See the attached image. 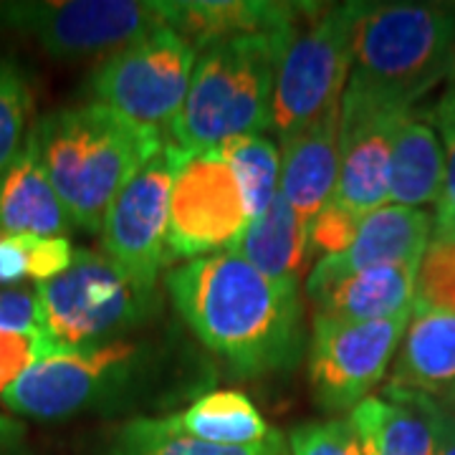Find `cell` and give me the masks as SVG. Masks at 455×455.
<instances>
[{
  "instance_id": "e575fe53",
  "label": "cell",
  "mask_w": 455,
  "mask_h": 455,
  "mask_svg": "<svg viewBox=\"0 0 455 455\" xmlns=\"http://www.w3.org/2000/svg\"><path fill=\"white\" fill-rule=\"evenodd\" d=\"M435 233H455V226H448V228H433Z\"/></svg>"
},
{
  "instance_id": "30bf717a",
  "label": "cell",
  "mask_w": 455,
  "mask_h": 455,
  "mask_svg": "<svg viewBox=\"0 0 455 455\" xmlns=\"http://www.w3.org/2000/svg\"><path fill=\"white\" fill-rule=\"evenodd\" d=\"M407 316L339 322L314 316L307 370L314 403L329 415H349L387 377L405 337Z\"/></svg>"
},
{
  "instance_id": "5b68a950",
  "label": "cell",
  "mask_w": 455,
  "mask_h": 455,
  "mask_svg": "<svg viewBox=\"0 0 455 455\" xmlns=\"http://www.w3.org/2000/svg\"><path fill=\"white\" fill-rule=\"evenodd\" d=\"M286 28L233 36L197 51L188 97L167 140L185 155H197L230 137L274 130V89Z\"/></svg>"
},
{
  "instance_id": "8fae6325",
  "label": "cell",
  "mask_w": 455,
  "mask_h": 455,
  "mask_svg": "<svg viewBox=\"0 0 455 455\" xmlns=\"http://www.w3.org/2000/svg\"><path fill=\"white\" fill-rule=\"evenodd\" d=\"M251 226L241 185L218 149L185 155L180 163L167 223V266L235 253Z\"/></svg>"
},
{
  "instance_id": "8992f818",
  "label": "cell",
  "mask_w": 455,
  "mask_h": 455,
  "mask_svg": "<svg viewBox=\"0 0 455 455\" xmlns=\"http://www.w3.org/2000/svg\"><path fill=\"white\" fill-rule=\"evenodd\" d=\"M41 324L59 349H82L137 334L163 322L164 299L116 266L104 251L76 248L64 274L36 283Z\"/></svg>"
},
{
  "instance_id": "2e32d148",
  "label": "cell",
  "mask_w": 455,
  "mask_h": 455,
  "mask_svg": "<svg viewBox=\"0 0 455 455\" xmlns=\"http://www.w3.org/2000/svg\"><path fill=\"white\" fill-rule=\"evenodd\" d=\"M341 107L326 112L307 130L281 140V185L299 218L311 226L326 203L334 200L339 180Z\"/></svg>"
},
{
  "instance_id": "7402d4cb",
  "label": "cell",
  "mask_w": 455,
  "mask_h": 455,
  "mask_svg": "<svg viewBox=\"0 0 455 455\" xmlns=\"http://www.w3.org/2000/svg\"><path fill=\"white\" fill-rule=\"evenodd\" d=\"M235 253L268 278L299 286V278L307 274L314 260L309 251V226L278 193L268 211L251 220Z\"/></svg>"
},
{
  "instance_id": "4fadbf2b",
  "label": "cell",
  "mask_w": 455,
  "mask_h": 455,
  "mask_svg": "<svg viewBox=\"0 0 455 455\" xmlns=\"http://www.w3.org/2000/svg\"><path fill=\"white\" fill-rule=\"evenodd\" d=\"M415 114V112H412ZM410 114L377 107L344 92L339 124V180L334 200L364 218L390 205V172L395 134Z\"/></svg>"
},
{
  "instance_id": "484cf974",
  "label": "cell",
  "mask_w": 455,
  "mask_h": 455,
  "mask_svg": "<svg viewBox=\"0 0 455 455\" xmlns=\"http://www.w3.org/2000/svg\"><path fill=\"white\" fill-rule=\"evenodd\" d=\"M76 248L68 238L46 235H0V289L31 278L44 283L64 274Z\"/></svg>"
},
{
  "instance_id": "ac0fdd59",
  "label": "cell",
  "mask_w": 455,
  "mask_h": 455,
  "mask_svg": "<svg viewBox=\"0 0 455 455\" xmlns=\"http://www.w3.org/2000/svg\"><path fill=\"white\" fill-rule=\"evenodd\" d=\"M164 26L196 51L245 33H274L291 23L301 3L278 0H160Z\"/></svg>"
},
{
  "instance_id": "6da1fadb",
  "label": "cell",
  "mask_w": 455,
  "mask_h": 455,
  "mask_svg": "<svg viewBox=\"0 0 455 455\" xmlns=\"http://www.w3.org/2000/svg\"><path fill=\"white\" fill-rule=\"evenodd\" d=\"M218 364L175 324L82 349H56L0 397L13 415L59 423L82 415H140L190 405L218 379Z\"/></svg>"
},
{
  "instance_id": "5bb4252c",
  "label": "cell",
  "mask_w": 455,
  "mask_h": 455,
  "mask_svg": "<svg viewBox=\"0 0 455 455\" xmlns=\"http://www.w3.org/2000/svg\"><path fill=\"white\" fill-rule=\"evenodd\" d=\"M430 235H433L430 212L420 208L392 205V203L385 208H377L359 220L357 235L344 253L319 259L314 263V268L307 274L304 289L367 268L420 266Z\"/></svg>"
},
{
  "instance_id": "44dd1931",
  "label": "cell",
  "mask_w": 455,
  "mask_h": 455,
  "mask_svg": "<svg viewBox=\"0 0 455 455\" xmlns=\"http://www.w3.org/2000/svg\"><path fill=\"white\" fill-rule=\"evenodd\" d=\"M163 425L182 438L228 448L260 445L278 435V430L268 425L253 400L241 390L203 392L180 412L163 415Z\"/></svg>"
},
{
  "instance_id": "ffe728a7",
  "label": "cell",
  "mask_w": 455,
  "mask_h": 455,
  "mask_svg": "<svg viewBox=\"0 0 455 455\" xmlns=\"http://www.w3.org/2000/svg\"><path fill=\"white\" fill-rule=\"evenodd\" d=\"M74 223L38 157L31 130L0 178V235L68 238Z\"/></svg>"
},
{
  "instance_id": "e0dca14e",
  "label": "cell",
  "mask_w": 455,
  "mask_h": 455,
  "mask_svg": "<svg viewBox=\"0 0 455 455\" xmlns=\"http://www.w3.org/2000/svg\"><path fill=\"white\" fill-rule=\"evenodd\" d=\"M420 266H382L304 289L314 316L339 322H379L407 316L415 307Z\"/></svg>"
},
{
  "instance_id": "d4e9b609",
  "label": "cell",
  "mask_w": 455,
  "mask_h": 455,
  "mask_svg": "<svg viewBox=\"0 0 455 455\" xmlns=\"http://www.w3.org/2000/svg\"><path fill=\"white\" fill-rule=\"evenodd\" d=\"M220 157L241 185L248 218L256 220L260 212L278 196L281 185V149L266 134H241L230 137L220 147H215Z\"/></svg>"
},
{
  "instance_id": "7a4b0ae2",
  "label": "cell",
  "mask_w": 455,
  "mask_h": 455,
  "mask_svg": "<svg viewBox=\"0 0 455 455\" xmlns=\"http://www.w3.org/2000/svg\"><path fill=\"white\" fill-rule=\"evenodd\" d=\"M164 291L182 326L230 377L291 372L309 347L299 286L268 278L238 253L180 263L164 274Z\"/></svg>"
},
{
  "instance_id": "277c9868",
  "label": "cell",
  "mask_w": 455,
  "mask_h": 455,
  "mask_svg": "<svg viewBox=\"0 0 455 455\" xmlns=\"http://www.w3.org/2000/svg\"><path fill=\"white\" fill-rule=\"evenodd\" d=\"M455 76V5L357 3L347 92L392 112Z\"/></svg>"
},
{
  "instance_id": "836d02e7",
  "label": "cell",
  "mask_w": 455,
  "mask_h": 455,
  "mask_svg": "<svg viewBox=\"0 0 455 455\" xmlns=\"http://www.w3.org/2000/svg\"><path fill=\"white\" fill-rule=\"evenodd\" d=\"M435 455H455V400H435Z\"/></svg>"
},
{
  "instance_id": "7c38bea8",
  "label": "cell",
  "mask_w": 455,
  "mask_h": 455,
  "mask_svg": "<svg viewBox=\"0 0 455 455\" xmlns=\"http://www.w3.org/2000/svg\"><path fill=\"white\" fill-rule=\"evenodd\" d=\"M182 157L185 152L167 140L163 149L119 190L99 230L101 251L130 276L145 283H157L167 268L164 243L170 196Z\"/></svg>"
},
{
  "instance_id": "4316f807",
  "label": "cell",
  "mask_w": 455,
  "mask_h": 455,
  "mask_svg": "<svg viewBox=\"0 0 455 455\" xmlns=\"http://www.w3.org/2000/svg\"><path fill=\"white\" fill-rule=\"evenodd\" d=\"M31 109L33 92L26 68L0 56V178L28 137Z\"/></svg>"
},
{
  "instance_id": "f1b7e54d",
  "label": "cell",
  "mask_w": 455,
  "mask_h": 455,
  "mask_svg": "<svg viewBox=\"0 0 455 455\" xmlns=\"http://www.w3.org/2000/svg\"><path fill=\"white\" fill-rule=\"evenodd\" d=\"M286 440L291 455H367L349 418L296 425Z\"/></svg>"
},
{
  "instance_id": "9a60e30c",
  "label": "cell",
  "mask_w": 455,
  "mask_h": 455,
  "mask_svg": "<svg viewBox=\"0 0 455 455\" xmlns=\"http://www.w3.org/2000/svg\"><path fill=\"white\" fill-rule=\"evenodd\" d=\"M387 390L455 400V314L412 307Z\"/></svg>"
},
{
  "instance_id": "cb8c5ba5",
  "label": "cell",
  "mask_w": 455,
  "mask_h": 455,
  "mask_svg": "<svg viewBox=\"0 0 455 455\" xmlns=\"http://www.w3.org/2000/svg\"><path fill=\"white\" fill-rule=\"evenodd\" d=\"M107 455H291L289 440L278 433L276 438L248 448L211 445L193 438L175 435L163 425V418H132L112 433Z\"/></svg>"
},
{
  "instance_id": "83f0119b",
  "label": "cell",
  "mask_w": 455,
  "mask_h": 455,
  "mask_svg": "<svg viewBox=\"0 0 455 455\" xmlns=\"http://www.w3.org/2000/svg\"><path fill=\"white\" fill-rule=\"evenodd\" d=\"M415 304L455 314V233L433 230L418 268Z\"/></svg>"
},
{
  "instance_id": "9c48e42d",
  "label": "cell",
  "mask_w": 455,
  "mask_h": 455,
  "mask_svg": "<svg viewBox=\"0 0 455 455\" xmlns=\"http://www.w3.org/2000/svg\"><path fill=\"white\" fill-rule=\"evenodd\" d=\"M196 59L197 51L164 26L101 59L84 97L167 134L185 104Z\"/></svg>"
},
{
  "instance_id": "1f68e13d",
  "label": "cell",
  "mask_w": 455,
  "mask_h": 455,
  "mask_svg": "<svg viewBox=\"0 0 455 455\" xmlns=\"http://www.w3.org/2000/svg\"><path fill=\"white\" fill-rule=\"evenodd\" d=\"M435 127L443 140V152H445V180H443V193L435 203V215H433V228L455 226V86H451L440 101L435 104Z\"/></svg>"
},
{
  "instance_id": "f546056e",
  "label": "cell",
  "mask_w": 455,
  "mask_h": 455,
  "mask_svg": "<svg viewBox=\"0 0 455 455\" xmlns=\"http://www.w3.org/2000/svg\"><path fill=\"white\" fill-rule=\"evenodd\" d=\"M59 347L46 337V331H3L0 329V397L11 385L41 359L53 355Z\"/></svg>"
},
{
  "instance_id": "d6a6232c",
  "label": "cell",
  "mask_w": 455,
  "mask_h": 455,
  "mask_svg": "<svg viewBox=\"0 0 455 455\" xmlns=\"http://www.w3.org/2000/svg\"><path fill=\"white\" fill-rule=\"evenodd\" d=\"M0 329L3 331H44L41 301L36 286L0 289Z\"/></svg>"
},
{
  "instance_id": "ba28073f",
  "label": "cell",
  "mask_w": 455,
  "mask_h": 455,
  "mask_svg": "<svg viewBox=\"0 0 455 455\" xmlns=\"http://www.w3.org/2000/svg\"><path fill=\"white\" fill-rule=\"evenodd\" d=\"M164 28L160 0H0V33L38 44L53 59H107Z\"/></svg>"
},
{
  "instance_id": "4dcf8cb0",
  "label": "cell",
  "mask_w": 455,
  "mask_h": 455,
  "mask_svg": "<svg viewBox=\"0 0 455 455\" xmlns=\"http://www.w3.org/2000/svg\"><path fill=\"white\" fill-rule=\"evenodd\" d=\"M359 220V215L341 208L337 200L326 203L309 226L311 259L319 260L344 253L357 235Z\"/></svg>"
},
{
  "instance_id": "3957f363",
  "label": "cell",
  "mask_w": 455,
  "mask_h": 455,
  "mask_svg": "<svg viewBox=\"0 0 455 455\" xmlns=\"http://www.w3.org/2000/svg\"><path fill=\"white\" fill-rule=\"evenodd\" d=\"M38 157L74 228L99 233L112 200L167 142V134L104 104H76L31 124Z\"/></svg>"
},
{
  "instance_id": "603a6c76",
  "label": "cell",
  "mask_w": 455,
  "mask_h": 455,
  "mask_svg": "<svg viewBox=\"0 0 455 455\" xmlns=\"http://www.w3.org/2000/svg\"><path fill=\"white\" fill-rule=\"evenodd\" d=\"M445 180V152L430 122L410 114L395 134L390 203L420 208L438 203Z\"/></svg>"
},
{
  "instance_id": "52a82bcc",
  "label": "cell",
  "mask_w": 455,
  "mask_h": 455,
  "mask_svg": "<svg viewBox=\"0 0 455 455\" xmlns=\"http://www.w3.org/2000/svg\"><path fill=\"white\" fill-rule=\"evenodd\" d=\"M357 3H301L283 33L274 89V132L289 140L341 107L352 74Z\"/></svg>"
},
{
  "instance_id": "d6986e66",
  "label": "cell",
  "mask_w": 455,
  "mask_h": 455,
  "mask_svg": "<svg viewBox=\"0 0 455 455\" xmlns=\"http://www.w3.org/2000/svg\"><path fill=\"white\" fill-rule=\"evenodd\" d=\"M367 455H435V400L382 390L349 415Z\"/></svg>"
}]
</instances>
